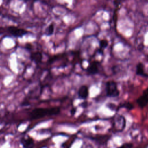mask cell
I'll use <instances>...</instances> for the list:
<instances>
[{
	"mask_svg": "<svg viewBox=\"0 0 148 148\" xmlns=\"http://www.w3.org/2000/svg\"><path fill=\"white\" fill-rule=\"evenodd\" d=\"M75 112H76V109H75V108H73V109H72L71 111V114H72V115H73V114L75 113Z\"/></svg>",
	"mask_w": 148,
	"mask_h": 148,
	"instance_id": "cell-16",
	"label": "cell"
},
{
	"mask_svg": "<svg viewBox=\"0 0 148 148\" xmlns=\"http://www.w3.org/2000/svg\"><path fill=\"white\" fill-rule=\"evenodd\" d=\"M24 148H32L34 145V140L30 137L24 138L21 141Z\"/></svg>",
	"mask_w": 148,
	"mask_h": 148,
	"instance_id": "cell-9",
	"label": "cell"
},
{
	"mask_svg": "<svg viewBox=\"0 0 148 148\" xmlns=\"http://www.w3.org/2000/svg\"><path fill=\"white\" fill-rule=\"evenodd\" d=\"M114 125L116 128L119 131H122L125 127V119L124 116L118 115L114 119Z\"/></svg>",
	"mask_w": 148,
	"mask_h": 148,
	"instance_id": "cell-3",
	"label": "cell"
},
{
	"mask_svg": "<svg viewBox=\"0 0 148 148\" xmlns=\"http://www.w3.org/2000/svg\"><path fill=\"white\" fill-rule=\"evenodd\" d=\"M143 94L146 95L148 97V87L146 88L143 91Z\"/></svg>",
	"mask_w": 148,
	"mask_h": 148,
	"instance_id": "cell-15",
	"label": "cell"
},
{
	"mask_svg": "<svg viewBox=\"0 0 148 148\" xmlns=\"http://www.w3.org/2000/svg\"><path fill=\"white\" fill-rule=\"evenodd\" d=\"M77 96L79 98L82 99H86L88 96V88L86 85L82 86L77 92Z\"/></svg>",
	"mask_w": 148,
	"mask_h": 148,
	"instance_id": "cell-6",
	"label": "cell"
},
{
	"mask_svg": "<svg viewBox=\"0 0 148 148\" xmlns=\"http://www.w3.org/2000/svg\"><path fill=\"white\" fill-rule=\"evenodd\" d=\"M31 58L32 60H33L35 62L39 63L41 61L42 56L40 52H35V53H33L31 54Z\"/></svg>",
	"mask_w": 148,
	"mask_h": 148,
	"instance_id": "cell-10",
	"label": "cell"
},
{
	"mask_svg": "<svg viewBox=\"0 0 148 148\" xmlns=\"http://www.w3.org/2000/svg\"><path fill=\"white\" fill-rule=\"evenodd\" d=\"M136 75L144 77H148V73L145 72L144 70V66L142 62H139L136 66Z\"/></svg>",
	"mask_w": 148,
	"mask_h": 148,
	"instance_id": "cell-7",
	"label": "cell"
},
{
	"mask_svg": "<svg viewBox=\"0 0 148 148\" xmlns=\"http://www.w3.org/2000/svg\"><path fill=\"white\" fill-rule=\"evenodd\" d=\"M132 144L131 143H125L123 144L121 146L119 147L118 148H132Z\"/></svg>",
	"mask_w": 148,
	"mask_h": 148,
	"instance_id": "cell-14",
	"label": "cell"
},
{
	"mask_svg": "<svg viewBox=\"0 0 148 148\" xmlns=\"http://www.w3.org/2000/svg\"><path fill=\"white\" fill-rule=\"evenodd\" d=\"M136 103L140 108H143L148 104V97L142 94L136 99Z\"/></svg>",
	"mask_w": 148,
	"mask_h": 148,
	"instance_id": "cell-8",
	"label": "cell"
},
{
	"mask_svg": "<svg viewBox=\"0 0 148 148\" xmlns=\"http://www.w3.org/2000/svg\"><path fill=\"white\" fill-rule=\"evenodd\" d=\"M88 75H95L99 72V62L93 61L90 64L86 69Z\"/></svg>",
	"mask_w": 148,
	"mask_h": 148,
	"instance_id": "cell-5",
	"label": "cell"
},
{
	"mask_svg": "<svg viewBox=\"0 0 148 148\" xmlns=\"http://www.w3.org/2000/svg\"><path fill=\"white\" fill-rule=\"evenodd\" d=\"M120 108H124L130 110L134 109V105L131 103H130L129 102H125V103L121 104L120 105Z\"/></svg>",
	"mask_w": 148,
	"mask_h": 148,
	"instance_id": "cell-13",
	"label": "cell"
},
{
	"mask_svg": "<svg viewBox=\"0 0 148 148\" xmlns=\"http://www.w3.org/2000/svg\"><path fill=\"white\" fill-rule=\"evenodd\" d=\"M59 108H36L34 109L30 113V117L32 119H39L43 117L46 116L56 115L60 113Z\"/></svg>",
	"mask_w": 148,
	"mask_h": 148,
	"instance_id": "cell-1",
	"label": "cell"
},
{
	"mask_svg": "<svg viewBox=\"0 0 148 148\" xmlns=\"http://www.w3.org/2000/svg\"><path fill=\"white\" fill-rule=\"evenodd\" d=\"M54 27L53 24H51L49 25V26L47 28L46 31V34L47 35L50 36L51 35H52L54 32Z\"/></svg>",
	"mask_w": 148,
	"mask_h": 148,
	"instance_id": "cell-12",
	"label": "cell"
},
{
	"mask_svg": "<svg viewBox=\"0 0 148 148\" xmlns=\"http://www.w3.org/2000/svg\"><path fill=\"white\" fill-rule=\"evenodd\" d=\"M8 30H9V32L12 35H13L16 37H21V36H23L24 35L28 33V32L23 28H18V27H13V26L9 27Z\"/></svg>",
	"mask_w": 148,
	"mask_h": 148,
	"instance_id": "cell-4",
	"label": "cell"
},
{
	"mask_svg": "<svg viewBox=\"0 0 148 148\" xmlns=\"http://www.w3.org/2000/svg\"><path fill=\"white\" fill-rule=\"evenodd\" d=\"M105 91L106 96L110 98L117 97L120 94L117 83L113 80L106 82L105 84Z\"/></svg>",
	"mask_w": 148,
	"mask_h": 148,
	"instance_id": "cell-2",
	"label": "cell"
},
{
	"mask_svg": "<svg viewBox=\"0 0 148 148\" xmlns=\"http://www.w3.org/2000/svg\"><path fill=\"white\" fill-rule=\"evenodd\" d=\"M108 45V42L106 40H101L99 42V51H102L103 49H105Z\"/></svg>",
	"mask_w": 148,
	"mask_h": 148,
	"instance_id": "cell-11",
	"label": "cell"
}]
</instances>
